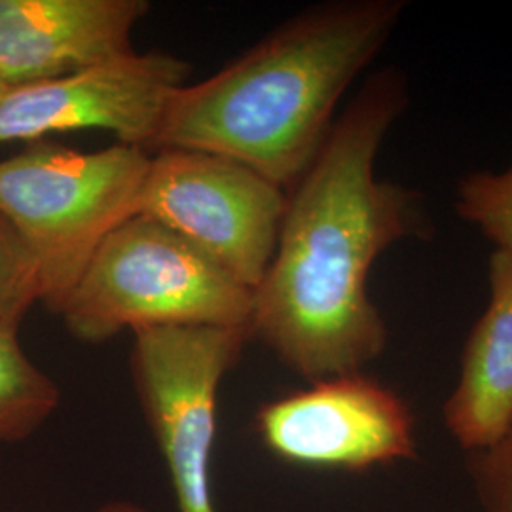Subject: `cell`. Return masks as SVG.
I'll return each mask as SVG.
<instances>
[{"label": "cell", "mask_w": 512, "mask_h": 512, "mask_svg": "<svg viewBox=\"0 0 512 512\" xmlns=\"http://www.w3.org/2000/svg\"><path fill=\"white\" fill-rule=\"evenodd\" d=\"M456 211L512 260V162L503 171H476L461 179Z\"/></svg>", "instance_id": "12"}, {"label": "cell", "mask_w": 512, "mask_h": 512, "mask_svg": "<svg viewBox=\"0 0 512 512\" xmlns=\"http://www.w3.org/2000/svg\"><path fill=\"white\" fill-rule=\"evenodd\" d=\"M251 329L173 325L133 332L131 378L179 512H217L211 458L217 401Z\"/></svg>", "instance_id": "5"}, {"label": "cell", "mask_w": 512, "mask_h": 512, "mask_svg": "<svg viewBox=\"0 0 512 512\" xmlns=\"http://www.w3.org/2000/svg\"><path fill=\"white\" fill-rule=\"evenodd\" d=\"M188 74V63L177 55L133 50L78 73L6 88L0 93V145L95 129L120 145L156 147Z\"/></svg>", "instance_id": "7"}, {"label": "cell", "mask_w": 512, "mask_h": 512, "mask_svg": "<svg viewBox=\"0 0 512 512\" xmlns=\"http://www.w3.org/2000/svg\"><path fill=\"white\" fill-rule=\"evenodd\" d=\"M6 90V84L0 80V93L4 92Z\"/></svg>", "instance_id": "16"}, {"label": "cell", "mask_w": 512, "mask_h": 512, "mask_svg": "<svg viewBox=\"0 0 512 512\" xmlns=\"http://www.w3.org/2000/svg\"><path fill=\"white\" fill-rule=\"evenodd\" d=\"M93 512H148L145 507H141L139 503H133V501H126V499H120V501H109L105 505H101L99 509H95Z\"/></svg>", "instance_id": "15"}, {"label": "cell", "mask_w": 512, "mask_h": 512, "mask_svg": "<svg viewBox=\"0 0 512 512\" xmlns=\"http://www.w3.org/2000/svg\"><path fill=\"white\" fill-rule=\"evenodd\" d=\"M287 190L236 160L164 148L150 156L137 215L165 224L256 291L274 258Z\"/></svg>", "instance_id": "6"}, {"label": "cell", "mask_w": 512, "mask_h": 512, "mask_svg": "<svg viewBox=\"0 0 512 512\" xmlns=\"http://www.w3.org/2000/svg\"><path fill=\"white\" fill-rule=\"evenodd\" d=\"M145 0H0V80H54L133 52Z\"/></svg>", "instance_id": "9"}, {"label": "cell", "mask_w": 512, "mask_h": 512, "mask_svg": "<svg viewBox=\"0 0 512 512\" xmlns=\"http://www.w3.org/2000/svg\"><path fill=\"white\" fill-rule=\"evenodd\" d=\"M469 456L473 484L484 512H512V429L494 448Z\"/></svg>", "instance_id": "14"}, {"label": "cell", "mask_w": 512, "mask_h": 512, "mask_svg": "<svg viewBox=\"0 0 512 512\" xmlns=\"http://www.w3.org/2000/svg\"><path fill=\"white\" fill-rule=\"evenodd\" d=\"M255 291L192 243L145 215L99 245L57 315L84 344L173 325L251 329Z\"/></svg>", "instance_id": "4"}, {"label": "cell", "mask_w": 512, "mask_h": 512, "mask_svg": "<svg viewBox=\"0 0 512 512\" xmlns=\"http://www.w3.org/2000/svg\"><path fill=\"white\" fill-rule=\"evenodd\" d=\"M150 156L116 143L80 152L37 141L0 160V215L33 264L38 300L61 310L99 245L139 211Z\"/></svg>", "instance_id": "3"}, {"label": "cell", "mask_w": 512, "mask_h": 512, "mask_svg": "<svg viewBox=\"0 0 512 512\" xmlns=\"http://www.w3.org/2000/svg\"><path fill=\"white\" fill-rule=\"evenodd\" d=\"M444 425L469 454H480L512 429V260L490 258V300L471 330Z\"/></svg>", "instance_id": "10"}, {"label": "cell", "mask_w": 512, "mask_h": 512, "mask_svg": "<svg viewBox=\"0 0 512 512\" xmlns=\"http://www.w3.org/2000/svg\"><path fill=\"white\" fill-rule=\"evenodd\" d=\"M404 12V0H342L298 14L219 73L183 86L156 147L219 154L291 190Z\"/></svg>", "instance_id": "2"}, {"label": "cell", "mask_w": 512, "mask_h": 512, "mask_svg": "<svg viewBox=\"0 0 512 512\" xmlns=\"http://www.w3.org/2000/svg\"><path fill=\"white\" fill-rule=\"evenodd\" d=\"M38 302L33 264L12 224L0 215V310Z\"/></svg>", "instance_id": "13"}, {"label": "cell", "mask_w": 512, "mask_h": 512, "mask_svg": "<svg viewBox=\"0 0 512 512\" xmlns=\"http://www.w3.org/2000/svg\"><path fill=\"white\" fill-rule=\"evenodd\" d=\"M23 308L0 310V442L33 437L59 408L61 393L21 348Z\"/></svg>", "instance_id": "11"}, {"label": "cell", "mask_w": 512, "mask_h": 512, "mask_svg": "<svg viewBox=\"0 0 512 512\" xmlns=\"http://www.w3.org/2000/svg\"><path fill=\"white\" fill-rule=\"evenodd\" d=\"M256 429L274 456L313 469L365 471L414 459L418 450L408 404L363 372L264 404Z\"/></svg>", "instance_id": "8"}, {"label": "cell", "mask_w": 512, "mask_h": 512, "mask_svg": "<svg viewBox=\"0 0 512 512\" xmlns=\"http://www.w3.org/2000/svg\"><path fill=\"white\" fill-rule=\"evenodd\" d=\"M406 103L403 74H372L287 194L251 332L310 384L363 372L384 353L389 332L368 275L389 247L433 230L420 192L376 177Z\"/></svg>", "instance_id": "1"}]
</instances>
